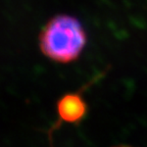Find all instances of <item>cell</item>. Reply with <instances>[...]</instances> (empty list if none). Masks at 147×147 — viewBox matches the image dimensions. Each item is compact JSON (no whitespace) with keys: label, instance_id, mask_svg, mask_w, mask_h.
<instances>
[{"label":"cell","instance_id":"cell-1","mask_svg":"<svg viewBox=\"0 0 147 147\" xmlns=\"http://www.w3.org/2000/svg\"><path fill=\"white\" fill-rule=\"evenodd\" d=\"M87 43V34L78 18L57 14L50 18L39 35V47L46 57L69 63L80 57Z\"/></svg>","mask_w":147,"mask_h":147},{"label":"cell","instance_id":"cell-2","mask_svg":"<svg viewBox=\"0 0 147 147\" xmlns=\"http://www.w3.org/2000/svg\"><path fill=\"white\" fill-rule=\"evenodd\" d=\"M87 113V103L80 93H67L57 101L59 122L76 124L81 122Z\"/></svg>","mask_w":147,"mask_h":147},{"label":"cell","instance_id":"cell-3","mask_svg":"<svg viewBox=\"0 0 147 147\" xmlns=\"http://www.w3.org/2000/svg\"><path fill=\"white\" fill-rule=\"evenodd\" d=\"M121 147H126V146H121Z\"/></svg>","mask_w":147,"mask_h":147}]
</instances>
